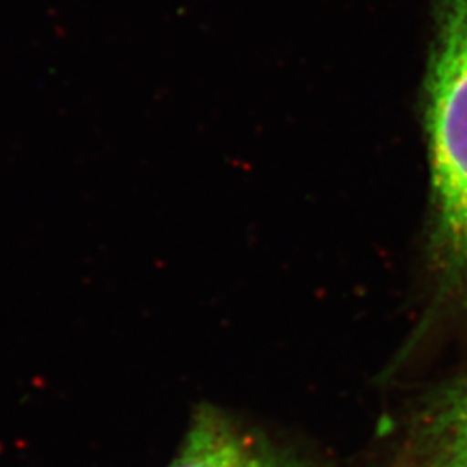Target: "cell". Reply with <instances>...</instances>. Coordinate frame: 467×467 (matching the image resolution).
<instances>
[{"instance_id":"cell-1","label":"cell","mask_w":467,"mask_h":467,"mask_svg":"<svg viewBox=\"0 0 467 467\" xmlns=\"http://www.w3.org/2000/svg\"><path fill=\"white\" fill-rule=\"evenodd\" d=\"M426 268L440 310L467 312V0H433L424 82Z\"/></svg>"},{"instance_id":"cell-2","label":"cell","mask_w":467,"mask_h":467,"mask_svg":"<svg viewBox=\"0 0 467 467\" xmlns=\"http://www.w3.org/2000/svg\"><path fill=\"white\" fill-rule=\"evenodd\" d=\"M407 467H467V372L440 386L419 410Z\"/></svg>"},{"instance_id":"cell-3","label":"cell","mask_w":467,"mask_h":467,"mask_svg":"<svg viewBox=\"0 0 467 467\" xmlns=\"http://www.w3.org/2000/svg\"><path fill=\"white\" fill-rule=\"evenodd\" d=\"M168 467H300L241 433L229 419L202 410Z\"/></svg>"}]
</instances>
